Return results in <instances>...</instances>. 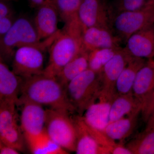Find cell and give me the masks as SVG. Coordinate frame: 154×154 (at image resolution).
<instances>
[{
	"instance_id": "9",
	"label": "cell",
	"mask_w": 154,
	"mask_h": 154,
	"mask_svg": "<svg viewBox=\"0 0 154 154\" xmlns=\"http://www.w3.org/2000/svg\"><path fill=\"white\" fill-rule=\"evenodd\" d=\"M125 48H119L100 73L102 91L99 99L112 101L117 95L116 84L122 72L132 57Z\"/></svg>"
},
{
	"instance_id": "13",
	"label": "cell",
	"mask_w": 154,
	"mask_h": 154,
	"mask_svg": "<svg viewBox=\"0 0 154 154\" xmlns=\"http://www.w3.org/2000/svg\"><path fill=\"white\" fill-rule=\"evenodd\" d=\"M125 49L134 57L151 59L154 57V24L131 35Z\"/></svg>"
},
{
	"instance_id": "30",
	"label": "cell",
	"mask_w": 154,
	"mask_h": 154,
	"mask_svg": "<svg viewBox=\"0 0 154 154\" xmlns=\"http://www.w3.org/2000/svg\"><path fill=\"white\" fill-rule=\"evenodd\" d=\"M110 154H132V152L126 146L116 143L111 149Z\"/></svg>"
},
{
	"instance_id": "10",
	"label": "cell",
	"mask_w": 154,
	"mask_h": 154,
	"mask_svg": "<svg viewBox=\"0 0 154 154\" xmlns=\"http://www.w3.org/2000/svg\"><path fill=\"white\" fill-rule=\"evenodd\" d=\"M17 106L21 111L20 126L24 136L41 134L45 128V110L42 105L20 96Z\"/></svg>"
},
{
	"instance_id": "34",
	"label": "cell",
	"mask_w": 154,
	"mask_h": 154,
	"mask_svg": "<svg viewBox=\"0 0 154 154\" xmlns=\"http://www.w3.org/2000/svg\"><path fill=\"white\" fill-rule=\"evenodd\" d=\"M29 1L32 6L38 8L45 3L47 2L50 0H29Z\"/></svg>"
},
{
	"instance_id": "2",
	"label": "cell",
	"mask_w": 154,
	"mask_h": 154,
	"mask_svg": "<svg viewBox=\"0 0 154 154\" xmlns=\"http://www.w3.org/2000/svg\"><path fill=\"white\" fill-rule=\"evenodd\" d=\"M21 96L50 108L71 113L75 112L68 99L66 88L56 78L43 74L23 79Z\"/></svg>"
},
{
	"instance_id": "1",
	"label": "cell",
	"mask_w": 154,
	"mask_h": 154,
	"mask_svg": "<svg viewBox=\"0 0 154 154\" xmlns=\"http://www.w3.org/2000/svg\"><path fill=\"white\" fill-rule=\"evenodd\" d=\"M84 30L78 17L65 23L51 45L49 62L43 74L56 78L63 68L83 49Z\"/></svg>"
},
{
	"instance_id": "24",
	"label": "cell",
	"mask_w": 154,
	"mask_h": 154,
	"mask_svg": "<svg viewBox=\"0 0 154 154\" xmlns=\"http://www.w3.org/2000/svg\"><path fill=\"white\" fill-rule=\"evenodd\" d=\"M126 146L132 154H154V127L145 129Z\"/></svg>"
},
{
	"instance_id": "27",
	"label": "cell",
	"mask_w": 154,
	"mask_h": 154,
	"mask_svg": "<svg viewBox=\"0 0 154 154\" xmlns=\"http://www.w3.org/2000/svg\"><path fill=\"white\" fill-rule=\"evenodd\" d=\"M145 0H119L117 5L118 13L140 10L145 5Z\"/></svg>"
},
{
	"instance_id": "29",
	"label": "cell",
	"mask_w": 154,
	"mask_h": 154,
	"mask_svg": "<svg viewBox=\"0 0 154 154\" xmlns=\"http://www.w3.org/2000/svg\"><path fill=\"white\" fill-rule=\"evenodd\" d=\"M15 19L13 15L8 17L0 18V37L3 36L8 33L14 25Z\"/></svg>"
},
{
	"instance_id": "21",
	"label": "cell",
	"mask_w": 154,
	"mask_h": 154,
	"mask_svg": "<svg viewBox=\"0 0 154 154\" xmlns=\"http://www.w3.org/2000/svg\"><path fill=\"white\" fill-rule=\"evenodd\" d=\"M112 101L99 99L89 107L83 116L86 123L95 129L103 131L109 122V114Z\"/></svg>"
},
{
	"instance_id": "14",
	"label": "cell",
	"mask_w": 154,
	"mask_h": 154,
	"mask_svg": "<svg viewBox=\"0 0 154 154\" xmlns=\"http://www.w3.org/2000/svg\"><path fill=\"white\" fill-rule=\"evenodd\" d=\"M23 79L9 69L4 60L0 61V102L17 105L21 94Z\"/></svg>"
},
{
	"instance_id": "6",
	"label": "cell",
	"mask_w": 154,
	"mask_h": 154,
	"mask_svg": "<svg viewBox=\"0 0 154 154\" xmlns=\"http://www.w3.org/2000/svg\"><path fill=\"white\" fill-rule=\"evenodd\" d=\"M41 39L33 22L25 17L15 20L14 25L0 40L1 59L14 57L15 49L40 43Z\"/></svg>"
},
{
	"instance_id": "20",
	"label": "cell",
	"mask_w": 154,
	"mask_h": 154,
	"mask_svg": "<svg viewBox=\"0 0 154 154\" xmlns=\"http://www.w3.org/2000/svg\"><path fill=\"white\" fill-rule=\"evenodd\" d=\"M142 104L133 95L132 93L117 94L112 100L110 105L109 122L129 115L136 110H142Z\"/></svg>"
},
{
	"instance_id": "18",
	"label": "cell",
	"mask_w": 154,
	"mask_h": 154,
	"mask_svg": "<svg viewBox=\"0 0 154 154\" xmlns=\"http://www.w3.org/2000/svg\"><path fill=\"white\" fill-rule=\"evenodd\" d=\"M141 113V110L139 109L128 115L125 118L124 117L110 122L102 131L109 138L115 141L123 140L132 134Z\"/></svg>"
},
{
	"instance_id": "32",
	"label": "cell",
	"mask_w": 154,
	"mask_h": 154,
	"mask_svg": "<svg viewBox=\"0 0 154 154\" xmlns=\"http://www.w3.org/2000/svg\"><path fill=\"white\" fill-rule=\"evenodd\" d=\"M12 15V11L8 5L1 1L0 2V18Z\"/></svg>"
},
{
	"instance_id": "28",
	"label": "cell",
	"mask_w": 154,
	"mask_h": 154,
	"mask_svg": "<svg viewBox=\"0 0 154 154\" xmlns=\"http://www.w3.org/2000/svg\"><path fill=\"white\" fill-rule=\"evenodd\" d=\"M154 107V90L146 99L143 105L141 113L145 122L147 120L149 116Z\"/></svg>"
},
{
	"instance_id": "8",
	"label": "cell",
	"mask_w": 154,
	"mask_h": 154,
	"mask_svg": "<svg viewBox=\"0 0 154 154\" xmlns=\"http://www.w3.org/2000/svg\"><path fill=\"white\" fill-rule=\"evenodd\" d=\"M17 105L0 102V142L19 152L25 150V136L18 124Z\"/></svg>"
},
{
	"instance_id": "26",
	"label": "cell",
	"mask_w": 154,
	"mask_h": 154,
	"mask_svg": "<svg viewBox=\"0 0 154 154\" xmlns=\"http://www.w3.org/2000/svg\"><path fill=\"white\" fill-rule=\"evenodd\" d=\"M59 17L65 23L78 17L83 0H52Z\"/></svg>"
},
{
	"instance_id": "19",
	"label": "cell",
	"mask_w": 154,
	"mask_h": 154,
	"mask_svg": "<svg viewBox=\"0 0 154 154\" xmlns=\"http://www.w3.org/2000/svg\"><path fill=\"white\" fill-rule=\"evenodd\" d=\"M89 53L83 48L63 68L56 77L65 88L72 80L89 69Z\"/></svg>"
},
{
	"instance_id": "15",
	"label": "cell",
	"mask_w": 154,
	"mask_h": 154,
	"mask_svg": "<svg viewBox=\"0 0 154 154\" xmlns=\"http://www.w3.org/2000/svg\"><path fill=\"white\" fill-rule=\"evenodd\" d=\"M119 41L110 29L101 27L86 28L82 38L83 48L89 52L100 48H119Z\"/></svg>"
},
{
	"instance_id": "11",
	"label": "cell",
	"mask_w": 154,
	"mask_h": 154,
	"mask_svg": "<svg viewBox=\"0 0 154 154\" xmlns=\"http://www.w3.org/2000/svg\"><path fill=\"white\" fill-rule=\"evenodd\" d=\"M78 17L85 29L95 27L110 29L107 13L100 0H83Z\"/></svg>"
},
{
	"instance_id": "33",
	"label": "cell",
	"mask_w": 154,
	"mask_h": 154,
	"mask_svg": "<svg viewBox=\"0 0 154 154\" xmlns=\"http://www.w3.org/2000/svg\"><path fill=\"white\" fill-rule=\"evenodd\" d=\"M146 126L145 129H149L154 127V107L146 121Z\"/></svg>"
},
{
	"instance_id": "22",
	"label": "cell",
	"mask_w": 154,
	"mask_h": 154,
	"mask_svg": "<svg viewBox=\"0 0 154 154\" xmlns=\"http://www.w3.org/2000/svg\"><path fill=\"white\" fill-rule=\"evenodd\" d=\"M143 58L132 57L119 77L116 84L117 94H126L132 92L133 86L138 72L145 64Z\"/></svg>"
},
{
	"instance_id": "31",
	"label": "cell",
	"mask_w": 154,
	"mask_h": 154,
	"mask_svg": "<svg viewBox=\"0 0 154 154\" xmlns=\"http://www.w3.org/2000/svg\"><path fill=\"white\" fill-rule=\"evenodd\" d=\"M0 154H19V152L16 149L0 142Z\"/></svg>"
},
{
	"instance_id": "16",
	"label": "cell",
	"mask_w": 154,
	"mask_h": 154,
	"mask_svg": "<svg viewBox=\"0 0 154 154\" xmlns=\"http://www.w3.org/2000/svg\"><path fill=\"white\" fill-rule=\"evenodd\" d=\"M77 132V154H110V149L100 144L86 128L82 116H72Z\"/></svg>"
},
{
	"instance_id": "35",
	"label": "cell",
	"mask_w": 154,
	"mask_h": 154,
	"mask_svg": "<svg viewBox=\"0 0 154 154\" xmlns=\"http://www.w3.org/2000/svg\"></svg>"
},
{
	"instance_id": "25",
	"label": "cell",
	"mask_w": 154,
	"mask_h": 154,
	"mask_svg": "<svg viewBox=\"0 0 154 154\" xmlns=\"http://www.w3.org/2000/svg\"><path fill=\"white\" fill-rule=\"evenodd\" d=\"M119 48H104L89 53V68L100 73L105 65L113 57Z\"/></svg>"
},
{
	"instance_id": "23",
	"label": "cell",
	"mask_w": 154,
	"mask_h": 154,
	"mask_svg": "<svg viewBox=\"0 0 154 154\" xmlns=\"http://www.w3.org/2000/svg\"><path fill=\"white\" fill-rule=\"evenodd\" d=\"M25 142L32 153L34 154H68L65 149L49 137L45 130L35 136L25 137Z\"/></svg>"
},
{
	"instance_id": "7",
	"label": "cell",
	"mask_w": 154,
	"mask_h": 154,
	"mask_svg": "<svg viewBox=\"0 0 154 154\" xmlns=\"http://www.w3.org/2000/svg\"><path fill=\"white\" fill-rule=\"evenodd\" d=\"M154 24V1L150 0L137 11L117 13L113 25L116 32L125 40L144 28Z\"/></svg>"
},
{
	"instance_id": "3",
	"label": "cell",
	"mask_w": 154,
	"mask_h": 154,
	"mask_svg": "<svg viewBox=\"0 0 154 154\" xmlns=\"http://www.w3.org/2000/svg\"><path fill=\"white\" fill-rule=\"evenodd\" d=\"M102 88L100 74L89 68L72 80L66 90L75 112L83 116L87 109L99 100Z\"/></svg>"
},
{
	"instance_id": "4",
	"label": "cell",
	"mask_w": 154,
	"mask_h": 154,
	"mask_svg": "<svg viewBox=\"0 0 154 154\" xmlns=\"http://www.w3.org/2000/svg\"><path fill=\"white\" fill-rule=\"evenodd\" d=\"M59 33V31L38 44L17 48L13 57L12 71L23 79L43 74L45 69L43 52L51 46Z\"/></svg>"
},
{
	"instance_id": "12",
	"label": "cell",
	"mask_w": 154,
	"mask_h": 154,
	"mask_svg": "<svg viewBox=\"0 0 154 154\" xmlns=\"http://www.w3.org/2000/svg\"><path fill=\"white\" fill-rule=\"evenodd\" d=\"M59 17L58 12L52 0L38 7L33 23L40 39L49 38L59 31Z\"/></svg>"
},
{
	"instance_id": "17",
	"label": "cell",
	"mask_w": 154,
	"mask_h": 154,
	"mask_svg": "<svg viewBox=\"0 0 154 154\" xmlns=\"http://www.w3.org/2000/svg\"><path fill=\"white\" fill-rule=\"evenodd\" d=\"M154 90V60L149 59L138 72L132 93L143 105L144 102Z\"/></svg>"
},
{
	"instance_id": "5",
	"label": "cell",
	"mask_w": 154,
	"mask_h": 154,
	"mask_svg": "<svg viewBox=\"0 0 154 154\" xmlns=\"http://www.w3.org/2000/svg\"><path fill=\"white\" fill-rule=\"evenodd\" d=\"M69 113L49 108L45 110V130L51 138L65 150L75 152L77 132Z\"/></svg>"
}]
</instances>
